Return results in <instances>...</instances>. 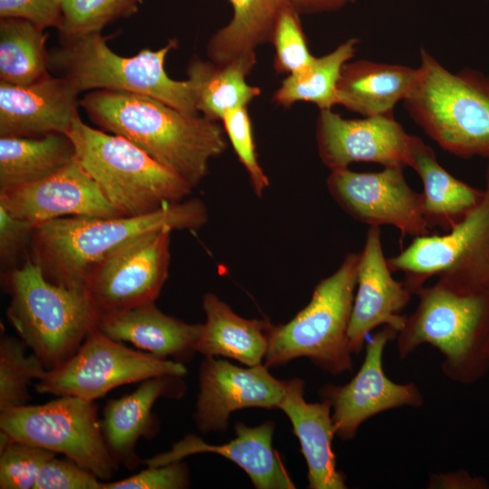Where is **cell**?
Returning <instances> with one entry per match:
<instances>
[{
	"instance_id": "obj_1",
	"label": "cell",
	"mask_w": 489,
	"mask_h": 489,
	"mask_svg": "<svg viewBox=\"0 0 489 489\" xmlns=\"http://www.w3.org/2000/svg\"><path fill=\"white\" fill-rule=\"evenodd\" d=\"M90 119L120 136L173 171L193 188L207 175L211 159L226 149L216 120L182 112L149 96L108 90L80 100Z\"/></svg>"
},
{
	"instance_id": "obj_2",
	"label": "cell",
	"mask_w": 489,
	"mask_h": 489,
	"mask_svg": "<svg viewBox=\"0 0 489 489\" xmlns=\"http://www.w3.org/2000/svg\"><path fill=\"white\" fill-rule=\"evenodd\" d=\"M207 210L199 199L184 200L139 216L63 217L37 225L28 255L59 285L86 290L92 269L113 251L146 233L196 230Z\"/></svg>"
},
{
	"instance_id": "obj_3",
	"label": "cell",
	"mask_w": 489,
	"mask_h": 489,
	"mask_svg": "<svg viewBox=\"0 0 489 489\" xmlns=\"http://www.w3.org/2000/svg\"><path fill=\"white\" fill-rule=\"evenodd\" d=\"M414 295L417 305L396 337L399 359L429 344L442 355L441 370L448 379L473 380L489 356V287L465 288L436 280Z\"/></svg>"
},
{
	"instance_id": "obj_4",
	"label": "cell",
	"mask_w": 489,
	"mask_h": 489,
	"mask_svg": "<svg viewBox=\"0 0 489 489\" xmlns=\"http://www.w3.org/2000/svg\"><path fill=\"white\" fill-rule=\"evenodd\" d=\"M3 281L10 296L7 320L47 369L72 357L97 328L100 313L87 291L49 281L29 255Z\"/></svg>"
},
{
	"instance_id": "obj_5",
	"label": "cell",
	"mask_w": 489,
	"mask_h": 489,
	"mask_svg": "<svg viewBox=\"0 0 489 489\" xmlns=\"http://www.w3.org/2000/svg\"><path fill=\"white\" fill-rule=\"evenodd\" d=\"M177 46L172 39L159 50L145 48L135 56L123 57L109 47L101 33H92L62 39L60 47L49 52V71L66 79L79 93L108 90L142 94L197 115L195 81L173 80L165 70L167 54Z\"/></svg>"
},
{
	"instance_id": "obj_6",
	"label": "cell",
	"mask_w": 489,
	"mask_h": 489,
	"mask_svg": "<svg viewBox=\"0 0 489 489\" xmlns=\"http://www.w3.org/2000/svg\"><path fill=\"white\" fill-rule=\"evenodd\" d=\"M416 82L404 100L412 119L444 150L489 157V78L465 70L453 73L426 50Z\"/></svg>"
},
{
	"instance_id": "obj_7",
	"label": "cell",
	"mask_w": 489,
	"mask_h": 489,
	"mask_svg": "<svg viewBox=\"0 0 489 489\" xmlns=\"http://www.w3.org/2000/svg\"><path fill=\"white\" fill-rule=\"evenodd\" d=\"M76 158L108 201L139 216L186 200L193 187L128 139L85 124L78 115L66 134Z\"/></svg>"
},
{
	"instance_id": "obj_8",
	"label": "cell",
	"mask_w": 489,
	"mask_h": 489,
	"mask_svg": "<svg viewBox=\"0 0 489 489\" xmlns=\"http://www.w3.org/2000/svg\"><path fill=\"white\" fill-rule=\"evenodd\" d=\"M360 254L349 253L315 287L309 303L285 324L271 326L264 365L307 358L337 376L352 370L348 330L357 286Z\"/></svg>"
},
{
	"instance_id": "obj_9",
	"label": "cell",
	"mask_w": 489,
	"mask_h": 489,
	"mask_svg": "<svg viewBox=\"0 0 489 489\" xmlns=\"http://www.w3.org/2000/svg\"><path fill=\"white\" fill-rule=\"evenodd\" d=\"M0 432L11 440L62 454L102 481H109L119 467L104 442L92 400L59 396L44 404L2 410Z\"/></svg>"
},
{
	"instance_id": "obj_10",
	"label": "cell",
	"mask_w": 489,
	"mask_h": 489,
	"mask_svg": "<svg viewBox=\"0 0 489 489\" xmlns=\"http://www.w3.org/2000/svg\"><path fill=\"white\" fill-rule=\"evenodd\" d=\"M483 191L480 202L453 229L415 237L387 258L393 273L404 274L403 283L413 295L434 276L465 288L489 287V167Z\"/></svg>"
},
{
	"instance_id": "obj_11",
	"label": "cell",
	"mask_w": 489,
	"mask_h": 489,
	"mask_svg": "<svg viewBox=\"0 0 489 489\" xmlns=\"http://www.w3.org/2000/svg\"><path fill=\"white\" fill-rule=\"evenodd\" d=\"M187 372L181 362L128 348L96 328L72 357L47 369L35 389L94 401L120 386L161 376L182 378Z\"/></svg>"
},
{
	"instance_id": "obj_12",
	"label": "cell",
	"mask_w": 489,
	"mask_h": 489,
	"mask_svg": "<svg viewBox=\"0 0 489 489\" xmlns=\"http://www.w3.org/2000/svg\"><path fill=\"white\" fill-rule=\"evenodd\" d=\"M172 231L141 235L92 269L86 291L100 315L156 301L168 276Z\"/></svg>"
},
{
	"instance_id": "obj_13",
	"label": "cell",
	"mask_w": 489,
	"mask_h": 489,
	"mask_svg": "<svg viewBox=\"0 0 489 489\" xmlns=\"http://www.w3.org/2000/svg\"><path fill=\"white\" fill-rule=\"evenodd\" d=\"M402 167L360 173L331 170L328 190L351 217L369 226L392 225L402 238L431 235L423 212V194L408 184Z\"/></svg>"
},
{
	"instance_id": "obj_14",
	"label": "cell",
	"mask_w": 489,
	"mask_h": 489,
	"mask_svg": "<svg viewBox=\"0 0 489 489\" xmlns=\"http://www.w3.org/2000/svg\"><path fill=\"white\" fill-rule=\"evenodd\" d=\"M398 331L384 326L365 343V357L356 375L345 385L326 384L319 393L330 401L337 436L350 440L370 417L403 407L420 408L424 397L414 382L396 383L383 369L387 344Z\"/></svg>"
},
{
	"instance_id": "obj_15",
	"label": "cell",
	"mask_w": 489,
	"mask_h": 489,
	"mask_svg": "<svg viewBox=\"0 0 489 489\" xmlns=\"http://www.w3.org/2000/svg\"><path fill=\"white\" fill-rule=\"evenodd\" d=\"M198 381L193 418L204 434L226 430L235 410L278 408L286 382L274 378L264 364L242 368L215 357H205Z\"/></svg>"
},
{
	"instance_id": "obj_16",
	"label": "cell",
	"mask_w": 489,
	"mask_h": 489,
	"mask_svg": "<svg viewBox=\"0 0 489 489\" xmlns=\"http://www.w3.org/2000/svg\"><path fill=\"white\" fill-rule=\"evenodd\" d=\"M0 206L35 225L63 217L121 216L77 158L49 177L0 192Z\"/></svg>"
},
{
	"instance_id": "obj_17",
	"label": "cell",
	"mask_w": 489,
	"mask_h": 489,
	"mask_svg": "<svg viewBox=\"0 0 489 489\" xmlns=\"http://www.w3.org/2000/svg\"><path fill=\"white\" fill-rule=\"evenodd\" d=\"M410 137L391 113L350 120L321 110L317 120L319 155L331 170L347 168L353 162L405 168Z\"/></svg>"
},
{
	"instance_id": "obj_18",
	"label": "cell",
	"mask_w": 489,
	"mask_h": 489,
	"mask_svg": "<svg viewBox=\"0 0 489 489\" xmlns=\"http://www.w3.org/2000/svg\"><path fill=\"white\" fill-rule=\"evenodd\" d=\"M360 254L357 286L348 330L349 349L359 354L367 336L379 326H388L398 332L407 315L402 312L413 293L397 281L384 255L380 226H369Z\"/></svg>"
},
{
	"instance_id": "obj_19",
	"label": "cell",
	"mask_w": 489,
	"mask_h": 489,
	"mask_svg": "<svg viewBox=\"0 0 489 489\" xmlns=\"http://www.w3.org/2000/svg\"><path fill=\"white\" fill-rule=\"evenodd\" d=\"M79 92L50 73L25 85L0 82V136L67 134L79 115Z\"/></svg>"
},
{
	"instance_id": "obj_20",
	"label": "cell",
	"mask_w": 489,
	"mask_h": 489,
	"mask_svg": "<svg viewBox=\"0 0 489 489\" xmlns=\"http://www.w3.org/2000/svg\"><path fill=\"white\" fill-rule=\"evenodd\" d=\"M235 437L222 445H210L194 434L185 436L171 448L146 461L148 466H158L201 453H214L234 462L249 476L257 489H293L295 484L278 453L273 447L274 424L268 420L256 427L238 422Z\"/></svg>"
},
{
	"instance_id": "obj_21",
	"label": "cell",
	"mask_w": 489,
	"mask_h": 489,
	"mask_svg": "<svg viewBox=\"0 0 489 489\" xmlns=\"http://www.w3.org/2000/svg\"><path fill=\"white\" fill-rule=\"evenodd\" d=\"M180 377L161 376L141 381L131 393L107 401L101 419L106 446L118 465L136 468L140 459L135 452L139 438H150L158 429L152 412L161 397H179L184 392Z\"/></svg>"
},
{
	"instance_id": "obj_22",
	"label": "cell",
	"mask_w": 489,
	"mask_h": 489,
	"mask_svg": "<svg viewBox=\"0 0 489 489\" xmlns=\"http://www.w3.org/2000/svg\"><path fill=\"white\" fill-rule=\"evenodd\" d=\"M278 408L290 419L308 467L310 489H345L346 475L336 467L332 449L336 436L329 400L309 403L304 399V382L295 378L285 382Z\"/></svg>"
},
{
	"instance_id": "obj_23",
	"label": "cell",
	"mask_w": 489,
	"mask_h": 489,
	"mask_svg": "<svg viewBox=\"0 0 489 489\" xmlns=\"http://www.w3.org/2000/svg\"><path fill=\"white\" fill-rule=\"evenodd\" d=\"M97 328L113 340L131 343L156 357H171L181 362L197 352L202 323H187L167 315L153 302L102 313Z\"/></svg>"
},
{
	"instance_id": "obj_24",
	"label": "cell",
	"mask_w": 489,
	"mask_h": 489,
	"mask_svg": "<svg viewBox=\"0 0 489 489\" xmlns=\"http://www.w3.org/2000/svg\"><path fill=\"white\" fill-rule=\"evenodd\" d=\"M408 167L422 180L423 212L430 230L448 232L475 207L484 191L457 179L437 161L433 149L411 135Z\"/></svg>"
},
{
	"instance_id": "obj_25",
	"label": "cell",
	"mask_w": 489,
	"mask_h": 489,
	"mask_svg": "<svg viewBox=\"0 0 489 489\" xmlns=\"http://www.w3.org/2000/svg\"><path fill=\"white\" fill-rule=\"evenodd\" d=\"M206 321L197 343L205 357L223 356L248 367L262 364L268 349L271 324L237 315L216 294L202 299Z\"/></svg>"
},
{
	"instance_id": "obj_26",
	"label": "cell",
	"mask_w": 489,
	"mask_h": 489,
	"mask_svg": "<svg viewBox=\"0 0 489 489\" xmlns=\"http://www.w3.org/2000/svg\"><path fill=\"white\" fill-rule=\"evenodd\" d=\"M417 69L371 61L347 62L338 82L339 104L364 117L390 114L410 92Z\"/></svg>"
},
{
	"instance_id": "obj_27",
	"label": "cell",
	"mask_w": 489,
	"mask_h": 489,
	"mask_svg": "<svg viewBox=\"0 0 489 489\" xmlns=\"http://www.w3.org/2000/svg\"><path fill=\"white\" fill-rule=\"evenodd\" d=\"M233 17L209 40L206 52L216 65L255 57V48L272 42L276 24L292 0H229Z\"/></svg>"
},
{
	"instance_id": "obj_28",
	"label": "cell",
	"mask_w": 489,
	"mask_h": 489,
	"mask_svg": "<svg viewBox=\"0 0 489 489\" xmlns=\"http://www.w3.org/2000/svg\"><path fill=\"white\" fill-rule=\"evenodd\" d=\"M76 158L66 134L0 138V192L41 180Z\"/></svg>"
},
{
	"instance_id": "obj_29",
	"label": "cell",
	"mask_w": 489,
	"mask_h": 489,
	"mask_svg": "<svg viewBox=\"0 0 489 489\" xmlns=\"http://www.w3.org/2000/svg\"><path fill=\"white\" fill-rule=\"evenodd\" d=\"M256 62L255 57H242L223 65L193 61L187 70L197 90V110L204 116L221 120L231 110L246 105L260 94L246 76Z\"/></svg>"
},
{
	"instance_id": "obj_30",
	"label": "cell",
	"mask_w": 489,
	"mask_h": 489,
	"mask_svg": "<svg viewBox=\"0 0 489 489\" xmlns=\"http://www.w3.org/2000/svg\"><path fill=\"white\" fill-rule=\"evenodd\" d=\"M43 31L25 19H0L1 82L25 85L49 74Z\"/></svg>"
},
{
	"instance_id": "obj_31",
	"label": "cell",
	"mask_w": 489,
	"mask_h": 489,
	"mask_svg": "<svg viewBox=\"0 0 489 489\" xmlns=\"http://www.w3.org/2000/svg\"><path fill=\"white\" fill-rule=\"evenodd\" d=\"M358 39L352 38L330 53L314 58L312 63L299 72L289 74L273 96L280 105L311 101L320 110H331L339 104L338 82L342 67L356 52Z\"/></svg>"
},
{
	"instance_id": "obj_32",
	"label": "cell",
	"mask_w": 489,
	"mask_h": 489,
	"mask_svg": "<svg viewBox=\"0 0 489 489\" xmlns=\"http://www.w3.org/2000/svg\"><path fill=\"white\" fill-rule=\"evenodd\" d=\"M21 339L4 335L0 340V411L28 405L29 387L42 379L47 369Z\"/></svg>"
},
{
	"instance_id": "obj_33",
	"label": "cell",
	"mask_w": 489,
	"mask_h": 489,
	"mask_svg": "<svg viewBox=\"0 0 489 489\" xmlns=\"http://www.w3.org/2000/svg\"><path fill=\"white\" fill-rule=\"evenodd\" d=\"M56 455L0 432V488L34 489L41 468Z\"/></svg>"
},
{
	"instance_id": "obj_34",
	"label": "cell",
	"mask_w": 489,
	"mask_h": 489,
	"mask_svg": "<svg viewBox=\"0 0 489 489\" xmlns=\"http://www.w3.org/2000/svg\"><path fill=\"white\" fill-rule=\"evenodd\" d=\"M62 39L101 33L116 18L126 17L125 0H62Z\"/></svg>"
},
{
	"instance_id": "obj_35",
	"label": "cell",
	"mask_w": 489,
	"mask_h": 489,
	"mask_svg": "<svg viewBox=\"0 0 489 489\" xmlns=\"http://www.w3.org/2000/svg\"><path fill=\"white\" fill-rule=\"evenodd\" d=\"M293 5H289L281 14L272 43L275 47V68L279 72H299L314 61L308 50L306 39Z\"/></svg>"
},
{
	"instance_id": "obj_36",
	"label": "cell",
	"mask_w": 489,
	"mask_h": 489,
	"mask_svg": "<svg viewBox=\"0 0 489 489\" xmlns=\"http://www.w3.org/2000/svg\"><path fill=\"white\" fill-rule=\"evenodd\" d=\"M224 129L237 157L248 173L254 193L261 196L269 186V179L259 165L253 139L252 127L246 108H238L222 119Z\"/></svg>"
},
{
	"instance_id": "obj_37",
	"label": "cell",
	"mask_w": 489,
	"mask_h": 489,
	"mask_svg": "<svg viewBox=\"0 0 489 489\" xmlns=\"http://www.w3.org/2000/svg\"><path fill=\"white\" fill-rule=\"evenodd\" d=\"M103 481L69 458L56 455L41 468L34 489H101Z\"/></svg>"
},
{
	"instance_id": "obj_38",
	"label": "cell",
	"mask_w": 489,
	"mask_h": 489,
	"mask_svg": "<svg viewBox=\"0 0 489 489\" xmlns=\"http://www.w3.org/2000/svg\"><path fill=\"white\" fill-rule=\"evenodd\" d=\"M187 465L176 461L158 466H148L127 478L103 482L101 489H183L189 485Z\"/></svg>"
},
{
	"instance_id": "obj_39",
	"label": "cell",
	"mask_w": 489,
	"mask_h": 489,
	"mask_svg": "<svg viewBox=\"0 0 489 489\" xmlns=\"http://www.w3.org/2000/svg\"><path fill=\"white\" fill-rule=\"evenodd\" d=\"M36 225L11 216L0 206V263L4 273L14 268L23 254L28 255Z\"/></svg>"
},
{
	"instance_id": "obj_40",
	"label": "cell",
	"mask_w": 489,
	"mask_h": 489,
	"mask_svg": "<svg viewBox=\"0 0 489 489\" xmlns=\"http://www.w3.org/2000/svg\"><path fill=\"white\" fill-rule=\"evenodd\" d=\"M0 17L28 20L42 29L60 28L62 0H0Z\"/></svg>"
},
{
	"instance_id": "obj_41",
	"label": "cell",
	"mask_w": 489,
	"mask_h": 489,
	"mask_svg": "<svg viewBox=\"0 0 489 489\" xmlns=\"http://www.w3.org/2000/svg\"><path fill=\"white\" fill-rule=\"evenodd\" d=\"M427 487L435 489L482 488L484 483L471 477L465 471H455L445 474H431Z\"/></svg>"
},
{
	"instance_id": "obj_42",
	"label": "cell",
	"mask_w": 489,
	"mask_h": 489,
	"mask_svg": "<svg viewBox=\"0 0 489 489\" xmlns=\"http://www.w3.org/2000/svg\"><path fill=\"white\" fill-rule=\"evenodd\" d=\"M354 0H292L294 9L301 14H318L336 11Z\"/></svg>"
},
{
	"instance_id": "obj_43",
	"label": "cell",
	"mask_w": 489,
	"mask_h": 489,
	"mask_svg": "<svg viewBox=\"0 0 489 489\" xmlns=\"http://www.w3.org/2000/svg\"><path fill=\"white\" fill-rule=\"evenodd\" d=\"M139 1L140 0H125V5L127 10L126 12L128 16L136 11L137 5Z\"/></svg>"
}]
</instances>
